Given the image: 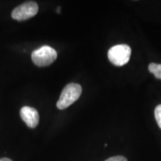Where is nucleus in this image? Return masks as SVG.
I'll return each instance as SVG.
<instances>
[{
  "mask_svg": "<svg viewBox=\"0 0 161 161\" xmlns=\"http://www.w3.org/2000/svg\"><path fill=\"white\" fill-rule=\"evenodd\" d=\"M131 49L127 44H119L110 48L108 52V59L114 65L121 66L129 61Z\"/></svg>",
  "mask_w": 161,
  "mask_h": 161,
  "instance_id": "nucleus-2",
  "label": "nucleus"
},
{
  "mask_svg": "<svg viewBox=\"0 0 161 161\" xmlns=\"http://www.w3.org/2000/svg\"><path fill=\"white\" fill-rule=\"evenodd\" d=\"M38 9L37 4L35 2H27L14 9L11 17L17 21H24L35 17L37 14Z\"/></svg>",
  "mask_w": 161,
  "mask_h": 161,
  "instance_id": "nucleus-4",
  "label": "nucleus"
},
{
  "mask_svg": "<svg viewBox=\"0 0 161 161\" xmlns=\"http://www.w3.org/2000/svg\"><path fill=\"white\" fill-rule=\"evenodd\" d=\"M82 88L80 84L71 83L67 84L62 90L59 99L57 102V108L64 110L76 102L81 95Z\"/></svg>",
  "mask_w": 161,
  "mask_h": 161,
  "instance_id": "nucleus-1",
  "label": "nucleus"
},
{
  "mask_svg": "<svg viewBox=\"0 0 161 161\" xmlns=\"http://www.w3.org/2000/svg\"><path fill=\"white\" fill-rule=\"evenodd\" d=\"M58 54L53 48L49 46H43L32 52L31 59L37 66H46L52 64L57 58Z\"/></svg>",
  "mask_w": 161,
  "mask_h": 161,
  "instance_id": "nucleus-3",
  "label": "nucleus"
},
{
  "mask_svg": "<svg viewBox=\"0 0 161 161\" xmlns=\"http://www.w3.org/2000/svg\"><path fill=\"white\" fill-rule=\"evenodd\" d=\"M148 70L155 76L156 78L161 80V64L152 63L148 65Z\"/></svg>",
  "mask_w": 161,
  "mask_h": 161,
  "instance_id": "nucleus-6",
  "label": "nucleus"
},
{
  "mask_svg": "<svg viewBox=\"0 0 161 161\" xmlns=\"http://www.w3.org/2000/svg\"><path fill=\"white\" fill-rule=\"evenodd\" d=\"M20 116L28 127L35 128L39 123V113L35 108L31 107L25 106L20 110Z\"/></svg>",
  "mask_w": 161,
  "mask_h": 161,
  "instance_id": "nucleus-5",
  "label": "nucleus"
},
{
  "mask_svg": "<svg viewBox=\"0 0 161 161\" xmlns=\"http://www.w3.org/2000/svg\"><path fill=\"white\" fill-rule=\"evenodd\" d=\"M105 161H128V160H127V159L123 156H116V157H113V158H108V160H106Z\"/></svg>",
  "mask_w": 161,
  "mask_h": 161,
  "instance_id": "nucleus-8",
  "label": "nucleus"
},
{
  "mask_svg": "<svg viewBox=\"0 0 161 161\" xmlns=\"http://www.w3.org/2000/svg\"><path fill=\"white\" fill-rule=\"evenodd\" d=\"M154 116H155V119L159 127L161 128V104H159L156 107L155 110H154Z\"/></svg>",
  "mask_w": 161,
  "mask_h": 161,
  "instance_id": "nucleus-7",
  "label": "nucleus"
},
{
  "mask_svg": "<svg viewBox=\"0 0 161 161\" xmlns=\"http://www.w3.org/2000/svg\"><path fill=\"white\" fill-rule=\"evenodd\" d=\"M0 161H13V160H11V159H9V158H2V159H0Z\"/></svg>",
  "mask_w": 161,
  "mask_h": 161,
  "instance_id": "nucleus-9",
  "label": "nucleus"
},
{
  "mask_svg": "<svg viewBox=\"0 0 161 161\" xmlns=\"http://www.w3.org/2000/svg\"><path fill=\"white\" fill-rule=\"evenodd\" d=\"M57 9H58V10H57V12H58V13H60V7H58Z\"/></svg>",
  "mask_w": 161,
  "mask_h": 161,
  "instance_id": "nucleus-10",
  "label": "nucleus"
}]
</instances>
